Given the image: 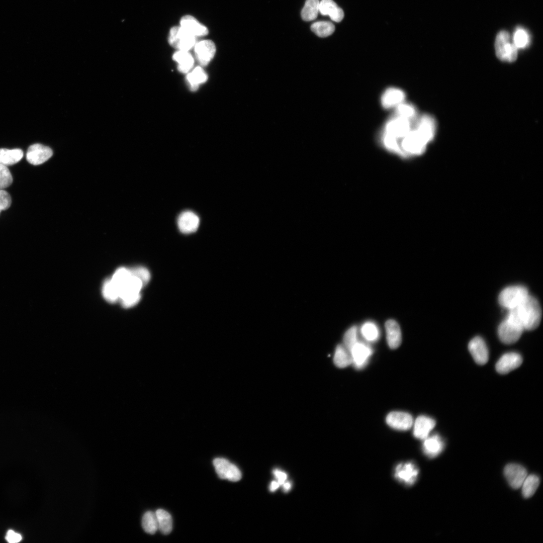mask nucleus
Masks as SVG:
<instances>
[{
	"label": "nucleus",
	"instance_id": "nucleus-29",
	"mask_svg": "<svg viewBox=\"0 0 543 543\" xmlns=\"http://www.w3.org/2000/svg\"><path fill=\"white\" fill-rule=\"evenodd\" d=\"M360 333L366 341L370 342L377 341L380 335L379 327L372 321L364 323L360 327Z\"/></svg>",
	"mask_w": 543,
	"mask_h": 543
},
{
	"label": "nucleus",
	"instance_id": "nucleus-10",
	"mask_svg": "<svg viewBox=\"0 0 543 543\" xmlns=\"http://www.w3.org/2000/svg\"><path fill=\"white\" fill-rule=\"evenodd\" d=\"M52 154V150L50 147L36 143L29 147L26 153V159L31 164L39 165L48 160Z\"/></svg>",
	"mask_w": 543,
	"mask_h": 543
},
{
	"label": "nucleus",
	"instance_id": "nucleus-39",
	"mask_svg": "<svg viewBox=\"0 0 543 543\" xmlns=\"http://www.w3.org/2000/svg\"><path fill=\"white\" fill-rule=\"evenodd\" d=\"M141 299L140 293L126 295L119 300L124 308H130L136 305Z\"/></svg>",
	"mask_w": 543,
	"mask_h": 543
},
{
	"label": "nucleus",
	"instance_id": "nucleus-2",
	"mask_svg": "<svg viewBox=\"0 0 543 543\" xmlns=\"http://www.w3.org/2000/svg\"><path fill=\"white\" fill-rule=\"evenodd\" d=\"M496 54L502 61L509 62L515 61L517 57V48L510 40V36L506 31L499 32L495 42Z\"/></svg>",
	"mask_w": 543,
	"mask_h": 543
},
{
	"label": "nucleus",
	"instance_id": "nucleus-31",
	"mask_svg": "<svg viewBox=\"0 0 543 543\" xmlns=\"http://www.w3.org/2000/svg\"><path fill=\"white\" fill-rule=\"evenodd\" d=\"M539 484V479L535 475L527 476L524 479L522 486V494L525 498L531 497Z\"/></svg>",
	"mask_w": 543,
	"mask_h": 543
},
{
	"label": "nucleus",
	"instance_id": "nucleus-28",
	"mask_svg": "<svg viewBox=\"0 0 543 543\" xmlns=\"http://www.w3.org/2000/svg\"><path fill=\"white\" fill-rule=\"evenodd\" d=\"M158 529L163 534H168L172 529V520L170 514L166 511L159 509L155 512Z\"/></svg>",
	"mask_w": 543,
	"mask_h": 543
},
{
	"label": "nucleus",
	"instance_id": "nucleus-22",
	"mask_svg": "<svg viewBox=\"0 0 543 543\" xmlns=\"http://www.w3.org/2000/svg\"><path fill=\"white\" fill-rule=\"evenodd\" d=\"M319 11L322 15H328L336 22H341L344 17L343 10L333 0H321L319 3Z\"/></svg>",
	"mask_w": 543,
	"mask_h": 543
},
{
	"label": "nucleus",
	"instance_id": "nucleus-34",
	"mask_svg": "<svg viewBox=\"0 0 543 543\" xmlns=\"http://www.w3.org/2000/svg\"><path fill=\"white\" fill-rule=\"evenodd\" d=\"M142 525L146 532L151 534L155 533L158 529L157 520L155 512L151 511L145 512L142 517Z\"/></svg>",
	"mask_w": 543,
	"mask_h": 543
},
{
	"label": "nucleus",
	"instance_id": "nucleus-16",
	"mask_svg": "<svg viewBox=\"0 0 543 543\" xmlns=\"http://www.w3.org/2000/svg\"><path fill=\"white\" fill-rule=\"evenodd\" d=\"M436 122L430 115L425 114L418 119L415 129L428 142L433 139L436 131Z\"/></svg>",
	"mask_w": 543,
	"mask_h": 543
},
{
	"label": "nucleus",
	"instance_id": "nucleus-27",
	"mask_svg": "<svg viewBox=\"0 0 543 543\" xmlns=\"http://www.w3.org/2000/svg\"><path fill=\"white\" fill-rule=\"evenodd\" d=\"M208 76L206 73L200 66L196 67L187 76V80L192 91L196 90L199 85L205 82Z\"/></svg>",
	"mask_w": 543,
	"mask_h": 543
},
{
	"label": "nucleus",
	"instance_id": "nucleus-4",
	"mask_svg": "<svg viewBox=\"0 0 543 543\" xmlns=\"http://www.w3.org/2000/svg\"><path fill=\"white\" fill-rule=\"evenodd\" d=\"M523 330V327L516 320L507 315L498 327V334L502 342L510 344L515 343L519 339Z\"/></svg>",
	"mask_w": 543,
	"mask_h": 543
},
{
	"label": "nucleus",
	"instance_id": "nucleus-42",
	"mask_svg": "<svg viewBox=\"0 0 543 543\" xmlns=\"http://www.w3.org/2000/svg\"><path fill=\"white\" fill-rule=\"evenodd\" d=\"M6 539L10 543H16L22 540V536L19 533L12 530H9L6 534Z\"/></svg>",
	"mask_w": 543,
	"mask_h": 543
},
{
	"label": "nucleus",
	"instance_id": "nucleus-32",
	"mask_svg": "<svg viewBox=\"0 0 543 543\" xmlns=\"http://www.w3.org/2000/svg\"><path fill=\"white\" fill-rule=\"evenodd\" d=\"M311 30L318 36L326 37L331 35L335 30L333 24L329 21H318L311 26Z\"/></svg>",
	"mask_w": 543,
	"mask_h": 543
},
{
	"label": "nucleus",
	"instance_id": "nucleus-25",
	"mask_svg": "<svg viewBox=\"0 0 543 543\" xmlns=\"http://www.w3.org/2000/svg\"><path fill=\"white\" fill-rule=\"evenodd\" d=\"M334 363L340 368H345L352 364V357L350 351L343 345H338L334 355Z\"/></svg>",
	"mask_w": 543,
	"mask_h": 543
},
{
	"label": "nucleus",
	"instance_id": "nucleus-5",
	"mask_svg": "<svg viewBox=\"0 0 543 543\" xmlns=\"http://www.w3.org/2000/svg\"><path fill=\"white\" fill-rule=\"evenodd\" d=\"M411 121L396 115L390 119L386 124L383 133L392 136L396 141V150L394 155L396 156L399 141L411 130Z\"/></svg>",
	"mask_w": 543,
	"mask_h": 543
},
{
	"label": "nucleus",
	"instance_id": "nucleus-41",
	"mask_svg": "<svg viewBox=\"0 0 543 543\" xmlns=\"http://www.w3.org/2000/svg\"><path fill=\"white\" fill-rule=\"evenodd\" d=\"M12 199L10 195L4 190H0V213L8 209L11 206Z\"/></svg>",
	"mask_w": 543,
	"mask_h": 543
},
{
	"label": "nucleus",
	"instance_id": "nucleus-36",
	"mask_svg": "<svg viewBox=\"0 0 543 543\" xmlns=\"http://www.w3.org/2000/svg\"><path fill=\"white\" fill-rule=\"evenodd\" d=\"M530 37L528 33L522 28H517L514 33L513 42L517 48H523L529 44Z\"/></svg>",
	"mask_w": 543,
	"mask_h": 543
},
{
	"label": "nucleus",
	"instance_id": "nucleus-17",
	"mask_svg": "<svg viewBox=\"0 0 543 543\" xmlns=\"http://www.w3.org/2000/svg\"><path fill=\"white\" fill-rule=\"evenodd\" d=\"M406 95L401 89L389 87L386 89L381 97V104L385 109H391L404 102Z\"/></svg>",
	"mask_w": 543,
	"mask_h": 543
},
{
	"label": "nucleus",
	"instance_id": "nucleus-3",
	"mask_svg": "<svg viewBox=\"0 0 543 543\" xmlns=\"http://www.w3.org/2000/svg\"><path fill=\"white\" fill-rule=\"evenodd\" d=\"M528 295V290L525 287L509 286L500 292L498 301L501 306L510 310L519 306Z\"/></svg>",
	"mask_w": 543,
	"mask_h": 543
},
{
	"label": "nucleus",
	"instance_id": "nucleus-6",
	"mask_svg": "<svg viewBox=\"0 0 543 543\" xmlns=\"http://www.w3.org/2000/svg\"><path fill=\"white\" fill-rule=\"evenodd\" d=\"M168 42L170 45L179 50L188 51L196 43V37L180 26H175L170 29Z\"/></svg>",
	"mask_w": 543,
	"mask_h": 543
},
{
	"label": "nucleus",
	"instance_id": "nucleus-33",
	"mask_svg": "<svg viewBox=\"0 0 543 543\" xmlns=\"http://www.w3.org/2000/svg\"><path fill=\"white\" fill-rule=\"evenodd\" d=\"M104 298L109 302L113 303L119 300L118 290L110 279H107L102 287Z\"/></svg>",
	"mask_w": 543,
	"mask_h": 543
},
{
	"label": "nucleus",
	"instance_id": "nucleus-14",
	"mask_svg": "<svg viewBox=\"0 0 543 543\" xmlns=\"http://www.w3.org/2000/svg\"><path fill=\"white\" fill-rule=\"evenodd\" d=\"M522 363V358L518 353L507 352L502 355L496 364L497 372L506 374L519 367Z\"/></svg>",
	"mask_w": 543,
	"mask_h": 543
},
{
	"label": "nucleus",
	"instance_id": "nucleus-21",
	"mask_svg": "<svg viewBox=\"0 0 543 543\" xmlns=\"http://www.w3.org/2000/svg\"><path fill=\"white\" fill-rule=\"evenodd\" d=\"M386 339L389 346L396 349L401 344L402 334L398 323L393 319L388 320L385 325Z\"/></svg>",
	"mask_w": 543,
	"mask_h": 543
},
{
	"label": "nucleus",
	"instance_id": "nucleus-35",
	"mask_svg": "<svg viewBox=\"0 0 543 543\" xmlns=\"http://www.w3.org/2000/svg\"><path fill=\"white\" fill-rule=\"evenodd\" d=\"M396 115L406 118L410 121L415 119L417 116V110L414 105L404 102L396 107Z\"/></svg>",
	"mask_w": 543,
	"mask_h": 543
},
{
	"label": "nucleus",
	"instance_id": "nucleus-12",
	"mask_svg": "<svg viewBox=\"0 0 543 543\" xmlns=\"http://www.w3.org/2000/svg\"><path fill=\"white\" fill-rule=\"evenodd\" d=\"M195 54L198 63L202 66H206L213 58L216 47L213 41L209 40L201 41L194 46Z\"/></svg>",
	"mask_w": 543,
	"mask_h": 543
},
{
	"label": "nucleus",
	"instance_id": "nucleus-38",
	"mask_svg": "<svg viewBox=\"0 0 543 543\" xmlns=\"http://www.w3.org/2000/svg\"><path fill=\"white\" fill-rule=\"evenodd\" d=\"M13 182V177L7 166L0 163V190L9 187Z\"/></svg>",
	"mask_w": 543,
	"mask_h": 543
},
{
	"label": "nucleus",
	"instance_id": "nucleus-15",
	"mask_svg": "<svg viewBox=\"0 0 543 543\" xmlns=\"http://www.w3.org/2000/svg\"><path fill=\"white\" fill-rule=\"evenodd\" d=\"M469 350L476 363L483 365L489 358L488 350L484 340L479 336L471 340L468 344Z\"/></svg>",
	"mask_w": 543,
	"mask_h": 543
},
{
	"label": "nucleus",
	"instance_id": "nucleus-7",
	"mask_svg": "<svg viewBox=\"0 0 543 543\" xmlns=\"http://www.w3.org/2000/svg\"><path fill=\"white\" fill-rule=\"evenodd\" d=\"M419 470L413 462H407L398 464L394 471V477L399 482L406 486H412L416 482Z\"/></svg>",
	"mask_w": 543,
	"mask_h": 543
},
{
	"label": "nucleus",
	"instance_id": "nucleus-23",
	"mask_svg": "<svg viewBox=\"0 0 543 543\" xmlns=\"http://www.w3.org/2000/svg\"><path fill=\"white\" fill-rule=\"evenodd\" d=\"M180 25L181 27L196 37L205 36L208 33V30L205 26L190 15L183 17L180 20Z\"/></svg>",
	"mask_w": 543,
	"mask_h": 543
},
{
	"label": "nucleus",
	"instance_id": "nucleus-26",
	"mask_svg": "<svg viewBox=\"0 0 543 543\" xmlns=\"http://www.w3.org/2000/svg\"><path fill=\"white\" fill-rule=\"evenodd\" d=\"M23 151L20 149H0V163L6 166L18 162L23 156Z\"/></svg>",
	"mask_w": 543,
	"mask_h": 543
},
{
	"label": "nucleus",
	"instance_id": "nucleus-9",
	"mask_svg": "<svg viewBox=\"0 0 543 543\" xmlns=\"http://www.w3.org/2000/svg\"><path fill=\"white\" fill-rule=\"evenodd\" d=\"M352 364L357 369L365 367L373 354L371 347L365 342L358 341L349 350Z\"/></svg>",
	"mask_w": 543,
	"mask_h": 543
},
{
	"label": "nucleus",
	"instance_id": "nucleus-40",
	"mask_svg": "<svg viewBox=\"0 0 543 543\" xmlns=\"http://www.w3.org/2000/svg\"><path fill=\"white\" fill-rule=\"evenodd\" d=\"M132 274L141 280L145 286L149 282L150 274L148 270L143 266H137L130 268Z\"/></svg>",
	"mask_w": 543,
	"mask_h": 543
},
{
	"label": "nucleus",
	"instance_id": "nucleus-1",
	"mask_svg": "<svg viewBox=\"0 0 543 543\" xmlns=\"http://www.w3.org/2000/svg\"><path fill=\"white\" fill-rule=\"evenodd\" d=\"M508 315L515 319L524 330H532L539 325L542 311L538 301L529 295L519 306L508 310Z\"/></svg>",
	"mask_w": 543,
	"mask_h": 543
},
{
	"label": "nucleus",
	"instance_id": "nucleus-30",
	"mask_svg": "<svg viewBox=\"0 0 543 543\" xmlns=\"http://www.w3.org/2000/svg\"><path fill=\"white\" fill-rule=\"evenodd\" d=\"M319 0H306L301 11V17L303 20L310 21L317 18L319 12Z\"/></svg>",
	"mask_w": 543,
	"mask_h": 543
},
{
	"label": "nucleus",
	"instance_id": "nucleus-43",
	"mask_svg": "<svg viewBox=\"0 0 543 543\" xmlns=\"http://www.w3.org/2000/svg\"><path fill=\"white\" fill-rule=\"evenodd\" d=\"M274 474L280 485H283L285 482L287 478V474L285 473L276 470L274 471Z\"/></svg>",
	"mask_w": 543,
	"mask_h": 543
},
{
	"label": "nucleus",
	"instance_id": "nucleus-11",
	"mask_svg": "<svg viewBox=\"0 0 543 543\" xmlns=\"http://www.w3.org/2000/svg\"><path fill=\"white\" fill-rule=\"evenodd\" d=\"M504 474L509 485L516 489L520 487L527 476L526 470L516 464H509L504 469Z\"/></svg>",
	"mask_w": 543,
	"mask_h": 543
},
{
	"label": "nucleus",
	"instance_id": "nucleus-20",
	"mask_svg": "<svg viewBox=\"0 0 543 543\" xmlns=\"http://www.w3.org/2000/svg\"><path fill=\"white\" fill-rule=\"evenodd\" d=\"M424 440L422 450L424 454L430 458L438 456L444 447V441L438 434L428 435Z\"/></svg>",
	"mask_w": 543,
	"mask_h": 543
},
{
	"label": "nucleus",
	"instance_id": "nucleus-13",
	"mask_svg": "<svg viewBox=\"0 0 543 543\" xmlns=\"http://www.w3.org/2000/svg\"><path fill=\"white\" fill-rule=\"evenodd\" d=\"M387 424L391 428L398 430H407L412 426V416L401 411H393L389 413L386 419Z\"/></svg>",
	"mask_w": 543,
	"mask_h": 543
},
{
	"label": "nucleus",
	"instance_id": "nucleus-18",
	"mask_svg": "<svg viewBox=\"0 0 543 543\" xmlns=\"http://www.w3.org/2000/svg\"><path fill=\"white\" fill-rule=\"evenodd\" d=\"M435 425V421L432 418L421 415L415 420L413 427V435L417 439H424L429 434Z\"/></svg>",
	"mask_w": 543,
	"mask_h": 543
},
{
	"label": "nucleus",
	"instance_id": "nucleus-37",
	"mask_svg": "<svg viewBox=\"0 0 543 543\" xmlns=\"http://www.w3.org/2000/svg\"><path fill=\"white\" fill-rule=\"evenodd\" d=\"M358 328L356 326L349 328L343 336V345L349 350L358 341Z\"/></svg>",
	"mask_w": 543,
	"mask_h": 543
},
{
	"label": "nucleus",
	"instance_id": "nucleus-45",
	"mask_svg": "<svg viewBox=\"0 0 543 543\" xmlns=\"http://www.w3.org/2000/svg\"><path fill=\"white\" fill-rule=\"evenodd\" d=\"M283 485L284 490L285 491H289L291 487V483L289 482H285Z\"/></svg>",
	"mask_w": 543,
	"mask_h": 543
},
{
	"label": "nucleus",
	"instance_id": "nucleus-44",
	"mask_svg": "<svg viewBox=\"0 0 543 543\" xmlns=\"http://www.w3.org/2000/svg\"><path fill=\"white\" fill-rule=\"evenodd\" d=\"M280 485L278 481H273L270 485V490L275 491L279 488Z\"/></svg>",
	"mask_w": 543,
	"mask_h": 543
},
{
	"label": "nucleus",
	"instance_id": "nucleus-8",
	"mask_svg": "<svg viewBox=\"0 0 543 543\" xmlns=\"http://www.w3.org/2000/svg\"><path fill=\"white\" fill-rule=\"evenodd\" d=\"M213 465L220 479L232 482L240 480L241 473L239 469L228 460L224 458H216L213 461Z\"/></svg>",
	"mask_w": 543,
	"mask_h": 543
},
{
	"label": "nucleus",
	"instance_id": "nucleus-24",
	"mask_svg": "<svg viewBox=\"0 0 543 543\" xmlns=\"http://www.w3.org/2000/svg\"><path fill=\"white\" fill-rule=\"evenodd\" d=\"M172 58L177 63V68L180 72H188L193 67L194 58L188 51L178 50L174 53Z\"/></svg>",
	"mask_w": 543,
	"mask_h": 543
},
{
	"label": "nucleus",
	"instance_id": "nucleus-19",
	"mask_svg": "<svg viewBox=\"0 0 543 543\" xmlns=\"http://www.w3.org/2000/svg\"><path fill=\"white\" fill-rule=\"evenodd\" d=\"M199 217L193 212L187 211L182 213L177 219L180 231L184 233H191L197 231L199 226Z\"/></svg>",
	"mask_w": 543,
	"mask_h": 543
}]
</instances>
